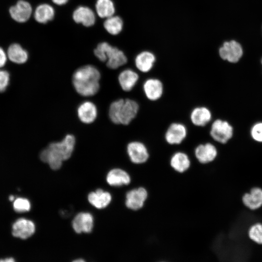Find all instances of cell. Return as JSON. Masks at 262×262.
<instances>
[{"label": "cell", "instance_id": "6da1fadb", "mask_svg": "<svg viewBox=\"0 0 262 262\" xmlns=\"http://www.w3.org/2000/svg\"><path fill=\"white\" fill-rule=\"evenodd\" d=\"M75 144L74 136L67 134L62 141L52 143L43 150L40 153V159L48 163L52 169L57 170L62 166L63 161L70 157Z\"/></svg>", "mask_w": 262, "mask_h": 262}, {"label": "cell", "instance_id": "7a4b0ae2", "mask_svg": "<svg viewBox=\"0 0 262 262\" xmlns=\"http://www.w3.org/2000/svg\"><path fill=\"white\" fill-rule=\"evenodd\" d=\"M100 74L98 69L91 65L80 67L74 73L72 82L76 91L83 96L96 94L99 88Z\"/></svg>", "mask_w": 262, "mask_h": 262}, {"label": "cell", "instance_id": "3957f363", "mask_svg": "<svg viewBox=\"0 0 262 262\" xmlns=\"http://www.w3.org/2000/svg\"><path fill=\"white\" fill-rule=\"evenodd\" d=\"M140 109L139 102L134 99L120 98L111 104L109 116L114 123L127 126L135 119Z\"/></svg>", "mask_w": 262, "mask_h": 262}, {"label": "cell", "instance_id": "277c9868", "mask_svg": "<svg viewBox=\"0 0 262 262\" xmlns=\"http://www.w3.org/2000/svg\"><path fill=\"white\" fill-rule=\"evenodd\" d=\"M96 56L101 61L107 62V66L115 69L125 65L128 61L124 53L107 42L99 43L94 50Z\"/></svg>", "mask_w": 262, "mask_h": 262}, {"label": "cell", "instance_id": "5b68a950", "mask_svg": "<svg viewBox=\"0 0 262 262\" xmlns=\"http://www.w3.org/2000/svg\"><path fill=\"white\" fill-rule=\"evenodd\" d=\"M148 189L144 185H137L125 194V205L129 210L138 213L146 206L149 197Z\"/></svg>", "mask_w": 262, "mask_h": 262}, {"label": "cell", "instance_id": "8992f818", "mask_svg": "<svg viewBox=\"0 0 262 262\" xmlns=\"http://www.w3.org/2000/svg\"><path fill=\"white\" fill-rule=\"evenodd\" d=\"M126 152L130 162L137 166L145 165L150 158L148 146L140 140H135L128 143Z\"/></svg>", "mask_w": 262, "mask_h": 262}, {"label": "cell", "instance_id": "52a82bcc", "mask_svg": "<svg viewBox=\"0 0 262 262\" xmlns=\"http://www.w3.org/2000/svg\"><path fill=\"white\" fill-rule=\"evenodd\" d=\"M188 135V128L184 123L175 121L166 127L164 134L165 143L170 146H180Z\"/></svg>", "mask_w": 262, "mask_h": 262}, {"label": "cell", "instance_id": "ba28073f", "mask_svg": "<svg viewBox=\"0 0 262 262\" xmlns=\"http://www.w3.org/2000/svg\"><path fill=\"white\" fill-rule=\"evenodd\" d=\"M218 155V150L214 144L200 143L193 149L192 162L195 159V162L200 165H208L214 162Z\"/></svg>", "mask_w": 262, "mask_h": 262}, {"label": "cell", "instance_id": "9c48e42d", "mask_svg": "<svg viewBox=\"0 0 262 262\" xmlns=\"http://www.w3.org/2000/svg\"><path fill=\"white\" fill-rule=\"evenodd\" d=\"M142 91L146 98L150 102H156L164 96L165 90L163 81L156 77H148L142 85Z\"/></svg>", "mask_w": 262, "mask_h": 262}, {"label": "cell", "instance_id": "30bf717a", "mask_svg": "<svg viewBox=\"0 0 262 262\" xmlns=\"http://www.w3.org/2000/svg\"><path fill=\"white\" fill-rule=\"evenodd\" d=\"M168 163L174 172L182 175L191 169L193 162L191 156L187 152L183 150L177 149L170 155Z\"/></svg>", "mask_w": 262, "mask_h": 262}, {"label": "cell", "instance_id": "8fae6325", "mask_svg": "<svg viewBox=\"0 0 262 262\" xmlns=\"http://www.w3.org/2000/svg\"><path fill=\"white\" fill-rule=\"evenodd\" d=\"M233 131V128L228 122L217 119L212 123L209 134L214 141L225 144L232 137Z\"/></svg>", "mask_w": 262, "mask_h": 262}, {"label": "cell", "instance_id": "7c38bea8", "mask_svg": "<svg viewBox=\"0 0 262 262\" xmlns=\"http://www.w3.org/2000/svg\"><path fill=\"white\" fill-rule=\"evenodd\" d=\"M212 113L210 109L203 105L194 107L190 112L189 119L195 127L204 128L212 120Z\"/></svg>", "mask_w": 262, "mask_h": 262}, {"label": "cell", "instance_id": "4fadbf2b", "mask_svg": "<svg viewBox=\"0 0 262 262\" xmlns=\"http://www.w3.org/2000/svg\"><path fill=\"white\" fill-rule=\"evenodd\" d=\"M243 49L236 41L225 42L219 49L220 57L230 63L237 62L243 55Z\"/></svg>", "mask_w": 262, "mask_h": 262}, {"label": "cell", "instance_id": "5bb4252c", "mask_svg": "<svg viewBox=\"0 0 262 262\" xmlns=\"http://www.w3.org/2000/svg\"><path fill=\"white\" fill-rule=\"evenodd\" d=\"M106 180L111 186L121 187L128 186L132 181V178L130 173L120 168L111 169L107 174Z\"/></svg>", "mask_w": 262, "mask_h": 262}, {"label": "cell", "instance_id": "9a60e30c", "mask_svg": "<svg viewBox=\"0 0 262 262\" xmlns=\"http://www.w3.org/2000/svg\"><path fill=\"white\" fill-rule=\"evenodd\" d=\"M242 201L245 207L251 211L259 209L262 207V188L258 186L251 188L243 195Z\"/></svg>", "mask_w": 262, "mask_h": 262}, {"label": "cell", "instance_id": "2e32d148", "mask_svg": "<svg viewBox=\"0 0 262 262\" xmlns=\"http://www.w3.org/2000/svg\"><path fill=\"white\" fill-rule=\"evenodd\" d=\"M156 61V58L153 52L144 50L136 56L134 64L135 67L140 72L147 73L153 69Z\"/></svg>", "mask_w": 262, "mask_h": 262}, {"label": "cell", "instance_id": "e0dca14e", "mask_svg": "<svg viewBox=\"0 0 262 262\" xmlns=\"http://www.w3.org/2000/svg\"><path fill=\"white\" fill-rule=\"evenodd\" d=\"M35 230V227L33 222L25 218H20L13 225L12 234L15 237L26 239L31 236Z\"/></svg>", "mask_w": 262, "mask_h": 262}, {"label": "cell", "instance_id": "ac0fdd59", "mask_svg": "<svg viewBox=\"0 0 262 262\" xmlns=\"http://www.w3.org/2000/svg\"><path fill=\"white\" fill-rule=\"evenodd\" d=\"M9 12L13 19L22 23L27 21L30 18L32 13V8L29 2L20 0L16 5L11 7Z\"/></svg>", "mask_w": 262, "mask_h": 262}, {"label": "cell", "instance_id": "d6986e66", "mask_svg": "<svg viewBox=\"0 0 262 262\" xmlns=\"http://www.w3.org/2000/svg\"><path fill=\"white\" fill-rule=\"evenodd\" d=\"M72 223L73 229L76 232L89 233L93 228V217L89 213L81 212L75 216Z\"/></svg>", "mask_w": 262, "mask_h": 262}, {"label": "cell", "instance_id": "ffe728a7", "mask_svg": "<svg viewBox=\"0 0 262 262\" xmlns=\"http://www.w3.org/2000/svg\"><path fill=\"white\" fill-rule=\"evenodd\" d=\"M139 79L138 73L131 68L123 70L118 76L119 85L125 92L132 90L138 83Z\"/></svg>", "mask_w": 262, "mask_h": 262}, {"label": "cell", "instance_id": "44dd1931", "mask_svg": "<svg viewBox=\"0 0 262 262\" xmlns=\"http://www.w3.org/2000/svg\"><path fill=\"white\" fill-rule=\"evenodd\" d=\"M77 113L78 117L82 122L89 124L92 123L96 118L97 109L93 102L85 101L79 106Z\"/></svg>", "mask_w": 262, "mask_h": 262}, {"label": "cell", "instance_id": "7402d4cb", "mask_svg": "<svg viewBox=\"0 0 262 262\" xmlns=\"http://www.w3.org/2000/svg\"><path fill=\"white\" fill-rule=\"evenodd\" d=\"M73 18L76 22L86 27L93 25L96 19L93 11L86 6L78 7L73 12Z\"/></svg>", "mask_w": 262, "mask_h": 262}, {"label": "cell", "instance_id": "603a6c76", "mask_svg": "<svg viewBox=\"0 0 262 262\" xmlns=\"http://www.w3.org/2000/svg\"><path fill=\"white\" fill-rule=\"evenodd\" d=\"M88 200L96 208L102 209L110 204L112 200V196L110 193L98 189L88 195Z\"/></svg>", "mask_w": 262, "mask_h": 262}, {"label": "cell", "instance_id": "cb8c5ba5", "mask_svg": "<svg viewBox=\"0 0 262 262\" xmlns=\"http://www.w3.org/2000/svg\"><path fill=\"white\" fill-rule=\"evenodd\" d=\"M7 56L12 62L19 64L25 63L28 58L27 52L18 44H13L9 46Z\"/></svg>", "mask_w": 262, "mask_h": 262}, {"label": "cell", "instance_id": "d4e9b609", "mask_svg": "<svg viewBox=\"0 0 262 262\" xmlns=\"http://www.w3.org/2000/svg\"><path fill=\"white\" fill-rule=\"evenodd\" d=\"M54 16V9L48 4H42L38 6L34 14L35 19L41 23H46L51 20Z\"/></svg>", "mask_w": 262, "mask_h": 262}, {"label": "cell", "instance_id": "484cf974", "mask_svg": "<svg viewBox=\"0 0 262 262\" xmlns=\"http://www.w3.org/2000/svg\"><path fill=\"white\" fill-rule=\"evenodd\" d=\"M96 9L98 15L101 18L110 17L115 12V5L111 0H97Z\"/></svg>", "mask_w": 262, "mask_h": 262}, {"label": "cell", "instance_id": "4316f807", "mask_svg": "<svg viewBox=\"0 0 262 262\" xmlns=\"http://www.w3.org/2000/svg\"><path fill=\"white\" fill-rule=\"evenodd\" d=\"M104 27L109 33L116 35L122 31L123 22L120 17L112 16L108 17L105 21Z\"/></svg>", "mask_w": 262, "mask_h": 262}, {"label": "cell", "instance_id": "83f0119b", "mask_svg": "<svg viewBox=\"0 0 262 262\" xmlns=\"http://www.w3.org/2000/svg\"><path fill=\"white\" fill-rule=\"evenodd\" d=\"M247 235L253 243L262 246V223L256 222L251 225L248 229Z\"/></svg>", "mask_w": 262, "mask_h": 262}, {"label": "cell", "instance_id": "f1b7e54d", "mask_svg": "<svg viewBox=\"0 0 262 262\" xmlns=\"http://www.w3.org/2000/svg\"><path fill=\"white\" fill-rule=\"evenodd\" d=\"M13 206L16 212H25L30 210L31 204L27 199L19 197L14 201Z\"/></svg>", "mask_w": 262, "mask_h": 262}, {"label": "cell", "instance_id": "f546056e", "mask_svg": "<svg viewBox=\"0 0 262 262\" xmlns=\"http://www.w3.org/2000/svg\"><path fill=\"white\" fill-rule=\"evenodd\" d=\"M250 134L255 141L262 142V122L255 124L251 129Z\"/></svg>", "mask_w": 262, "mask_h": 262}, {"label": "cell", "instance_id": "4dcf8cb0", "mask_svg": "<svg viewBox=\"0 0 262 262\" xmlns=\"http://www.w3.org/2000/svg\"><path fill=\"white\" fill-rule=\"evenodd\" d=\"M9 80V73L5 70H0V92H4L6 90Z\"/></svg>", "mask_w": 262, "mask_h": 262}, {"label": "cell", "instance_id": "1f68e13d", "mask_svg": "<svg viewBox=\"0 0 262 262\" xmlns=\"http://www.w3.org/2000/svg\"><path fill=\"white\" fill-rule=\"evenodd\" d=\"M7 61V55L3 49L0 47V68L3 66Z\"/></svg>", "mask_w": 262, "mask_h": 262}, {"label": "cell", "instance_id": "d6a6232c", "mask_svg": "<svg viewBox=\"0 0 262 262\" xmlns=\"http://www.w3.org/2000/svg\"><path fill=\"white\" fill-rule=\"evenodd\" d=\"M52 1L56 4L62 5L67 2L68 0H52Z\"/></svg>", "mask_w": 262, "mask_h": 262}, {"label": "cell", "instance_id": "836d02e7", "mask_svg": "<svg viewBox=\"0 0 262 262\" xmlns=\"http://www.w3.org/2000/svg\"><path fill=\"white\" fill-rule=\"evenodd\" d=\"M158 160H159V158L158 157V160H157V163H156V171H157V175H158V173H157V171H158ZM152 168V167H151ZM163 170V169H162ZM168 174H170L172 172V170L171 169V168L169 169V170H165Z\"/></svg>", "mask_w": 262, "mask_h": 262}, {"label": "cell", "instance_id": "e575fe53", "mask_svg": "<svg viewBox=\"0 0 262 262\" xmlns=\"http://www.w3.org/2000/svg\"><path fill=\"white\" fill-rule=\"evenodd\" d=\"M0 262H15V260L14 259L12 258H6L4 260H0Z\"/></svg>", "mask_w": 262, "mask_h": 262}, {"label": "cell", "instance_id": "d590c367", "mask_svg": "<svg viewBox=\"0 0 262 262\" xmlns=\"http://www.w3.org/2000/svg\"><path fill=\"white\" fill-rule=\"evenodd\" d=\"M9 200L11 201H13L14 200V196H9Z\"/></svg>", "mask_w": 262, "mask_h": 262}, {"label": "cell", "instance_id": "8d00e7d4", "mask_svg": "<svg viewBox=\"0 0 262 262\" xmlns=\"http://www.w3.org/2000/svg\"><path fill=\"white\" fill-rule=\"evenodd\" d=\"M74 262H84V261L83 260H82V259H78V260H75Z\"/></svg>", "mask_w": 262, "mask_h": 262}, {"label": "cell", "instance_id": "74e56055", "mask_svg": "<svg viewBox=\"0 0 262 262\" xmlns=\"http://www.w3.org/2000/svg\"><path fill=\"white\" fill-rule=\"evenodd\" d=\"M255 214L257 215V214H256V211H255Z\"/></svg>", "mask_w": 262, "mask_h": 262}, {"label": "cell", "instance_id": "f35d334b", "mask_svg": "<svg viewBox=\"0 0 262 262\" xmlns=\"http://www.w3.org/2000/svg\"></svg>", "mask_w": 262, "mask_h": 262}, {"label": "cell", "instance_id": "ab89813d", "mask_svg": "<svg viewBox=\"0 0 262 262\" xmlns=\"http://www.w3.org/2000/svg\"><path fill=\"white\" fill-rule=\"evenodd\" d=\"M257 214H258V213H257Z\"/></svg>", "mask_w": 262, "mask_h": 262}]
</instances>
